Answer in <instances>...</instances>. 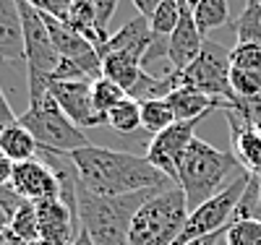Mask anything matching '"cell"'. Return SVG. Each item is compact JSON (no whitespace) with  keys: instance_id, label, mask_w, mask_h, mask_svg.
I'll return each mask as SVG.
<instances>
[{"instance_id":"6da1fadb","label":"cell","mask_w":261,"mask_h":245,"mask_svg":"<svg viewBox=\"0 0 261 245\" xmlns=\"http://www.w3.org/2000/svg\"><path fill=\"white\" fill-rule=\"evenodd\" d=\"M76 170L79 185L102 198L130 196L139 190H165L175 183L165 172H160L146 157L130 151H115L107 146H86L65 154Z\"/></svg>"},{"instance_id":"7a4b0ae2","label":"cell","mask_w":261,"mask_h":245,"mask_svg":"<svg viewBox=\"0 0 261 245\" xmlns=\"http://www.w3.org/2000/svg\"><path fill=\"white\" fill-rule=\"evenodd\" d=\"M246 170L235 159L232 151L214 149L212 144L193 139L188 146L186 157L180 162L178 172V185L186 193L188 211L199 209L204 201L214 198L220 190H225L230 183H235Z\"/></svg>"},{"instance_id":"3957f363","label":"cell","mask_w":261,"mask_h":245,"mask_svg":"<svg viewBox=\"0 0 261 245\" xmlns=\"http://www.w3.org/2000/svg\"><path fill=\"white\" fill-rule=\"evenodd\" d=\"M154 193H160V190H139L130 196L102 198V196L86 193L81 185H76L81 230L89 232L94 245H128L130 222H134L136 211Z\"/></svg>"},{"instance_id":"277c9868","label":"cell","mask_w":261,"mask_h":245,"mask_svg":"<svg viewBox=\"0 0 261 245\" xmlns=\"http://www.w3.org/2000/svg\"><path fill=\"white\" fill-rule=\"evenodd\" d=\"M188 214L191 211L180 185L154 193L130 222L128 245H175Z\"/></svg>"},{"instance_id":"5b68a950","label":"cell","mask_w":261,"mask_h":245,"mask_svg":"<svg viewBox=\"0 0 261 245\" xmlns=\"http://www.w3.org/2000/svg\"><path fill=\"white\" fill-rule=\"evenodd\" d=\"M21 24H24V63L29 71V102H39L47 97L53 73L60 65V55L53 44L50 29L45 24L42 11L29 6L27 0H18Z\"/></svg>"},{"instance_id":"8992f818","label":"cell","mask_w":261,"mask_h":245,"mask_svg":"<svg viewBox=\"0 0 261 245\" xmlns=\"http://www.w3.org/2000/svg\"><path fill=\"white\" fill-rule=\"evenodd\" d=\"M18 123L34 136L39 151L71 154L76 149L92 146L89 139H86V133L76 123L68 120V115H65L60 110V104L50 97V92H47L45 99L29 102L27 113L18 115Z\"/></svg>"},{"instance_id":"52a82bcc","label":"cell","mask_w":261,"mask_h":245,"mask_svg":"<svg viewBox=\"0 0 261 245\" xmlns=\"http://www.w3.org/2000/svg\"><path fill=\"white\" fill-rule=\"evenodd\" d=\"M248 180H251V172H243L235 183H230L225 190H220L214 198L204 201L199 209H193L188 214V222L180 232V237L175 240V245H186L196 237H204V235H212V232H222L232 225V216H235V209L241 204V198L248 188Z\"/></svg>"},{"instance_id":"ba28073f","label":"cell","mask_w":261,"mask_h":245,"mask_svg":"<svg viewBox=\"0 0 261 245\" xmlns=\"http://www.w3.org/2000/svg\"><path fill=\"white\" fill-rule=\"evenodd\" d=\"M175 76H178V86L196 89V92H201L212 99H222V102L235 99L230 86V58L214 42H206L201 55L188 68L175 71Z\"/></svg>"},{"instance_id":"9c48e42d","label":"cell","mask_w":261,"mask_h":245,"mask_svg":"<svg viewBox=\"0 0 261 245\" xmlns=\"http://www.w3.org/2000/svg\"><path fill=\"white\" fill-rule=\"evenodd\" d=\"M196 125L199 120H186V123H172L167 130L151 136V141L146 144V154L144 157L154 165L160 172H165L172 183L178 185V172H180V162L186 157L188 146L196 139Z\"/></svg>"},{"instance_id":"30bf717a","label":"cell","mask_w":261,"mask_h":245,"mask_svg":"<svg viewBox=\"0 0 261 245\" xmlns=\"http://www.w3.org/2000/svg\"><path fill=\"white\" fill-rule=\"evenodd\" d=\"M42 16H45V24L50 29V37H53V44H55L60 60L76 63L92 81L102 78V58H99L94 44H89L73 26L65 24L63 18H55L50 13H42Z\"/></svg>"},{"instance_id":"8fae6325","label":"cell","mask_w":261,"mask_h":245,"mask_svg":"<svg viewBox=\"0 0 261 245\" xmlns=\"http://www.w3.org/2000/svg\"><path fill=\"white\" fill-rule=\"evenodd\" d=\"M37 219H39V240L50 245H71L81 232L79 206L63 201V198H50V201L34 204Z\"/></svg>"},{"instance_id":"7c38bea8","label":"cell","mask_w":261,"mask_h":245,"mask_svg":"<svg viewBox=\"0 0 261 245\" xmlns=\"http://www.w3.org/2000/svg\"><path fill=\"white\" fill-rule=\"evenodd\" d=\"M92 84L94 81H50V97L60 104V110L68 115L71 123H76L81 130L105 125V118L94 110L92 99Z\"/></svg>"},{"instance_id":"4fadbf2b","label":"cell","mask_w":261,"mask_h":245,"mask_svg":"<svg viewBox=\"0 0 261 245\" xmlns=\"http://www.w3.org/2000/svg\"><path fill=\"white\" fill-rule=\"evenodd\" d=\"M11 188L32 204H42V201H50V198L60 196V180H58L55 170L42 159L13 165Z\"/></svg>"},{"instance_id":"5bb4252c","label":"cell","mask_w":261,"mask_h":245,"mask_svg":"<svg viewBox=\"0 0 261 245\" xmlns=\"http://www.w3.org/2000/svg\"><path fill=\"white\" fill-rule=\"evenodd\" d=\"M102 76L118 84L128 97H134L139 102L149 99V92L157 81V76L144 71V63L139 58L125 55V52H113L102 58Z\"/></svg>"},{"instance_id":"9a60e30c","label":"cell","mask_w":261,"mask_h":245,"mask_svg":"<svg viewBox=\"0 0 261 245\" xmlns=\"http://www.w3.org/2000/svg\"><path fill=\"white\" fill-rule=\"evenodd\" d=\"M206 39L201 37L199 26L193 21V11L188 8V3L183 0V13H180V24L175 26L167 37V60L172 65V71H183L201 55Z\"/></svg>"},{"instance_id":"2e32d148","label":"cell","mask_w":261,"mask_h":245,"mask_svg":"<svg viewBox=\"0 0 261 245\" xmlns=\"http://www.w3.org/2000/svg\"><path fill=\"white\" fill-rule=\"evenodd\" d=\"M151 42H154V32H151L149 21L144 16H136V18L125 21L115 34H110L107 44L99 50V58H107L113 52H125V55H134L144 63Z\"/></svg>"},{"instance_id":"e0dca14e","label":"cell","mask_w":261,"mask_h":245,"mask_svg":"<svg viewBox=\"0 0 261 245\" xmlns=\"http://www.w3.org/2000/svg\"><path fill=\"white\" fill-rule=\"evenodd\" d=\"M24 58V24L18 0H0V63H21Z\"/></svg>"},{"instance_id":"ac0fdd59","label":"cell","mask_w":261,"mask_h":245,"mask_svg":"<svg viewBox=\"0 0 261 245\" xmlns=\"http://www.w3.org/2000/svg\"><path fill=\"white\" fill-rule=\"evenodd\" d=\"M225 118H227V125H230V146H232L235 159L241 162V167L246 172L261 177V130L243 125L230 113H225Z\"/></svg>"},{"instance_id":"d6986e66","label":"cell","mask_w":261,"mask_h":245,"mask_svg":"<svg viewBox=\"0 0 261 245\" xmlns=\"http://www.w3.org/2000/svg\"><path fill=\"white\" fill-rule=\"evenodd\" d=\"M167 104L172 107L175 113V120L178 123H186V120H204L212 110H222V99H212L196 89H188V86H178L172 94H167Z\"/></svg>"},{"instance_id":"ffe728a7","label":"cell","mask_w":261,"mask_h":245,"mask_svg":"<svg viewBox=\"0 0 261 245\" xmlns=\"http://www.w3.org/2000/svg\"><path fill=\"white\" fill-rule=\"evenodd\" d=\"M65 24L73 26L89 44H94L97 52L107 44V39H110V32L99 24V18L94 13V6L89 3V0H73L71 8H68V16H65Z\"/></svg>"},{"instance_id":"44dd1931","label":"cell","mask_w":261,"mask_h":245,"mask_svg":"<svg viewBox=\"0 0 261 245\" xmlns=\"http://www.w3.org/2000/svg\"><path fill=\"white\" fill-rule=\"evenodd\" d=\"M0 151H3V157H8L13 165H21V162L37 159L39 146H37L32 133L16 120L13 125H8L3 133H0Z\"/></svg>"},{"instance_id":"7402d4cb","label":"cell","mask_w":261,"mask_h":245,"mask_svg":"<svg viewBox=\"0 0 261 245\" xmlns=\"http://www.w3.org/2000/svg\"><path fill=\"white\" fill-rule=\"evenodd\" d=\"M105 125L115 133H123V136H130V133L141 130V102L134 97H125L107 113Z\"/></svg>"},{"instance_id":"603a6c76","label":"cell","mask_w":261,"mask_h":245,"mask_svg":"<svg viewBox=\"0 0 261 245\" xmlns=\"http://www.w3.org/2000/svg\"><path fill=\"white\" fill-rule=\"evenodd\" d=\"M191 11H193V21H196V26H199L204 39H206L209 32L225 26L227 18H230V3L227 0H199V6L191 8Z\"/></svg>"},{"instance_id":"cb8c5ba5","label":"cell","mask_w":261,"mask_h":245,"mask_svg":"<svg viewBox=\"0 0 261 245\" xmlns=\"http://www.w3.org/2000/svg\"><path fill=\"white\" fill-rule=\"evenodd\" d=\"M175 123V113L167 104V99H146L141 102V130L157 136V133L167 130Z\"/></svg>"},{"instance_id":"d4e9b609","label":"cell","mask_w":261,"mask_h":245,"mask_svg":"<svg viewBox=\"0 0 261 245\" xmlns=\"http://www.w3.org/2000/svg\"><path fill=\"white\" fill-rule=\"evenodd\" d=\"M232 29H235L238 42H251L261 47V0H246Z\"/></svg>"},{"instance_id":"484cf974","label":"cell","mask_w":261,"mask_h":245,"mask_svg":"<svg viewBox=\"0 0 261 245\" xmlns=\"http://www.w3.org/2000/svg\"><path fill=\"white\" fill-rule=\"evenodd\" d=\"M6 235H8L11 240H16V242L39 240V219H37V206H34L32 201H27L24 206L13 214Z\"/></svg>"},{"instance_id":"4316f807","label":"cell","mask_w":261,"mask_h":245,"mask_svg":"<svg viewBox=\"0 0 261 245\" xmlns=\"http://www.w3.org/2000/svg\"><path fill=\"white\" fill-rule=\"evenodd\" d=\"M180 13H183V0H165V3L154 11V16L149 18V26L154 32V37L167 39L175 26L180 24Z\"/></svg>"},{"instance_id":"83f0119b","label":"cell","mask_w":261,"mask_h":245,"mask_svg":"<svg viewBox=\"0 0 261 245\" xmlns=\"http://www.w3.org/2000/svg\"><path fill=\"white\" fill-rule=\"evenodd\" d=\"M222 113H230L243 125L261 128V94H256V97H235L232 102L222 104Z\"/></svg>"},{"instance_id":"f1b7e54d","label":"cell","mask_w":261,"mask_h":245,"mask_svg":"<svg viewBox=\"0 0 261 245\" xmlns=\"http://www.w3.org/2000/svg\"><path fill=\"white\" fill-rule=\"evenodd\" d=\"M128 94L123 92V89L118 86V84H113L110 78H97L94 84H92V99H94V110L102 115V118H107V113L118 104V102H123Z\"/></svg>"},{"instance_id":"f546056e","label":"cell","mask_w":261,"mask_h":245,"mask_svg":"<svg viewBox=\"0 0 261 245\" xmlns=\"http://www.w3.org/2000/svg\"><path fill=\"white\" fill-rule=\"evenodd\" d=\"M243 219H261V177L258 175H251L248 188L235 209L232 222H243Z\"/></svg>"},{"instance_id":"4dcf8cb0","label":"cell","mask_w":261,"mask_h":245,"mask_svg":"<svg viewBox=\"0 0 261 245\" xmlns=\"http://www.w3.org/2000/svg\"><path fill=\"white\" fill-rule=\"evenodd\" d=\"M230 58V68L238 71H251V73H261V47L251 42H238L235 47L227 52Z\"/></svg>"},{"instance_id":"1f68e13d","label":"cell","mask_w":261,"mask_h":245,"mask_svg":"<svg viewBox=\"0 0 261 245\" xmlns=\"http://www.w3.org/2000/svg\"><path fill=\"white\" fill-rule=\"evenodd\" d=\"M227 245H261V219H243L232 222L225 230Z\"/></svg>"},{"instance_id":"d6a6232c","label":"cell","mask_w":261,"mask_h":245,"mask_svg":"<svg viewBox=\"0 0 261 245\" xmlns=\"http://www.w3.org/2000/svg\"><path fill=\"white\" fill-rule=\"evenodd\" d=\"M230 86L235 97H256L261 94V73L230 68Z\"/></svg>"},{"instance_id":"836d02e7","label":"cell","mask_w":261,"mask_h":245,"mask_svg":"<svg viewBox=\"0 0 261 245\" xmlns=\"http://www.w3.org/2000/svg\"><path fill=\"white\" fill-rule=\"evenodd\" d=\"M27 204V198H21L13 188H11V183L8 185H3L0 188V211H3L6 216H8V225H11V219H13V214Z\"/></svg>"},{"instance_id":"e575fe53","label":"cell","mask_w":261,"mask_h":245,"mask_svg":"<svg viewBox=\"0 0 261 245\" xmlns=\"http://www.w3.org/2000/svg\"><path fill=\"white\" fill-rule=\"evenodd\" d=\"M27 3L34 6L37 11H42V13H50V16L65 21V16H68V8H71L73 0H27Z\"/></svg>"},{"instance_id":"d590c367","label":"cell","mask_w":261,"mask_h":245,"mask_svg":"<svg viewBox=\"0 0 261 245\" xmlns=\"http://www.w3.org/2000/svg\"><path fill=\"white\" fill-rule=\"evenodd\" d=\"M53 81H92V78L86 76L76 63H71V60H60L58 71L53 73Z\"/></svg>"},{"instance_id":"8d00e7d4","label":"cell","mask_w":261,"mask_h":245,"mask_svg":"<svg viewBox=\"0 0 261 245\" xmlns=\"http://www.w3.org/2000/svg\"><path fill=\"white\" fill-rule=\"evenodd\" d=\"M89 3L94 6V13H97V18H99V24L107 29L110 18H113L115 11H118V3H120V0H89Z\"/></svg>"},{"instance_id":"74e56055","label":"cell","mask_w":261,"mask_h":245,"mask_svg":"<svg viewBox=\"0 0 261 245\" xmlns=\"http://www.w3.org/2000/svg\"><path fill=\"white\" fill-rule=\"evenodd\" d=\"M130 3H134V8L139 11V16H144L146 21L154 16V11L165 3V0H130Z\"/></svg>"},{"instance_id":"f35d334b","label":"cell","mask_w":261,"mask_h":245,"mask_svg":"<svg viewBox=\"0 0 261 245\" xmlns=\"http://www.w3.org/2000/svg\"><path fill=\"white\" fill-rule=\"evenodd\" d=\"M11 172H13V162L3 157V151H0V188L11 183Z\"/></svg>"},{"instance_id":"ab89813d","label":"cell","mask_w":261,"mask_h":245,"mask_svg":"<svg viewBox=\"0 0 261 245\" xmlns=\"http://www.w3.org/2000/svg\"><path fill=\"white\" fill-rule=\"evenodd\" d=\"M222 235H225V230H222V232H212V235H204V237H196V240H191V242H186V245H217Z\"/></svg>"},{"instance_id":"60d3db41","label":"cell","mask_w":261,"mask_h":245,"mask_svg":"<svg viewBox=\"0 0 261 245\" xmlns=\"http://www.w3.org/2000/svg\"><path fill=\"white\" fill-rule=\"evenodd\" d=\"M71 245H94V240L89 237V232H86V230H81V232H79V237H76Z\"/></svg>"},{"instance_id":"b9f144b4","label":"cell","mask_w":261,"mask_h":245,"mask_svg":"<svg viewBox=\"0 0 261 245\" xmlns=\"http://www.w3.org/2000/svg\"><path fill=\"white\" fill-rule=\"evenodd\" d=\"M6 232H8V216L0 211V235H6Z\"/></svg>"},{"instance_id":"7bdbcfd3","label":"cell","mask_w":261,"mask_h":245,"mask_svg":"<svg viewBox=\"0 0 261 245\" xmlns=\"http://www.w3.org/2000/svg\"><path fill=\"white\" fill-rule=\"evenodd\" d=\"M18 245H50V242H45V240H32V242H18Z\"/></svg>"},{"instance_id":"ee69618b","label":"cell","mask_w":261,"mask_h":245,"mask_svg":"<svg viewBox=\"0 0 261 245\" xmlns=\"http://www.w3.org/2000/svg\"><path fill=\"white\" fill-rule=\"evenodd\" d=\"M3 245H18V242H16V240H11V237L6 235V240H3Z\"/></svg>"},{"instance_id":"f6af8a7d","label":"cell","mask_w":261,"mask_h":245,"mask_svg":"<svg viewBox=\"0 0 261 245\" xmlns=\"http://www.w3.org/2000/svg\"><path fill=\"white\" fill-rule=\"evenodd\" d=\"M186 3H188V8H196V6H199V0H186Z\"/></svg>"},{"instance_id":"bcb514c9","label":"cell","mask_w":261,"mask_h":245,"mask_svg":"<svg viewBox=\"0 0 261 245\" xmlns=\"http://www.w3.org/2000/svg\"><path fill=\"white\" fill-rule=\"evenodd\" d=\"M3 240H6V235H0V245H3Z\"/></svg>"},{"instance_id":"7dc6e473","label":"cell","mask_w":261,"mask_h":245,"mask_svg":"<svg viewBox=\"0 0 261 245\" xmlns=\"http://www.w3.org/2000/svg\"><path fill=\"white\" fill-rule=\"evenodd\" d=\"M258 130H261V128H258Z\"/></svg>"}]
</instances>
